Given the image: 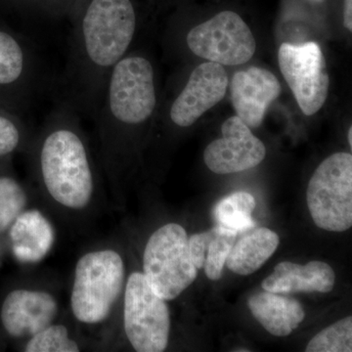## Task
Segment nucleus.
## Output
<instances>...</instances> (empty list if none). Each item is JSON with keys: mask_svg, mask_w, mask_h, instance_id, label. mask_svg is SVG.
<instances>
[{"mask_svg": "<svg viewBox=\"0 0 352 352\" xmlns=\"http://www.w3.org/2000/svg\"><path fill=\"white\" fill-rule=\"evenodd\" d=\"M131 0H91L74 32L73 69L85 100L99 98L116 64L126 56L136 32Z\"/></svg>", "mask_w": 352, "mask_h": 352, "instance_id": "nucleus-1", "label": "nucleus"}, {"mask_svg": "<svg viewBox=\"0 0 352 352\" xmlns=\"http://www.w3.org/2000/svg\"><path fill=\"white\" fill-rule=\"evenodd\" d=\"M41 177L50 195L74 210L87 207L94 195V179L87 147L71 127L51 131L41 145Z\"/></svg>", "mask_w": 352, "mask_h": 352, "instance_id": "nucleus-2", "label": "nucleus"}, {"mask_svg": "<svg viewBox=\"0 0 352 352\" xmlns=\"http://www.w3.org/2000/svg\"><path fill=\"white\" fill-rule=\"evenodd\" d=\"M126 268L119 252L101 250L88 252L76 266L71 308L82 323L105 321L122 294Z\"/></svg>", "mask_w": 352, "mask_h": 352, "instance_id": "nucleus-3", "label": "nucleus"}, {"mask_svg": "<svg viewBox=\"0 0 352 352\" xmlns=\"http://www.w3.org/2000/svg\"><path fill=\"white\" fill-rule=\"evenodd\" d=\"M143 270L153 291L164 300H175L195 281L198 270L182 226L166 224L153 233L145 247Z\"/></svg>", "mask_w": 352, "mask_h": 352, "instance_id": "nucleus-4", "label": "nucleus"}, {"mask_svg": "<svg viewBox=\"0 0 352 352\" xmlns=\"http://www.w3.org/2000/svg\"><path fill=\"white\" fill-rule=\"evenodd\" d=\"M307 200L314 223L342 232L352 226V156L336 153L322 162L308 183Z\"/></svg>", "mask_w": 352, "mask_h": 352, "instance_id": "nucleus-5", "label": "nucleus"}, {"mask_svg": "<svg viewBox=\"0 0 352 352\" xmlns=\"http://www.w3.org/2000/svg\"><path fill=\"white\" fill-rule=\"evenodd\" d=\"M166 302L153 291L143 273L134 272L129 277L124 291V331L136 351H166L170 331Z\"/></svg>", "mask_w": 352, "mask_h": 352, "instance_id": "nucleus-6", "label": "nucleus"}, {"mask_svg": "<svg viewBox=\"0 0 352 352\" xmlns=\"http://www.w3.org/2000/svg\"><path fill=\"white\" fill-rule=\"evenodd\" d=\"M197 56L226 66L247 63L256 44L249 25L233 11H222L212 19L196 25L186 38Z\"/></svg>", "mask_w": 352, "mask_h": 352, "instance_id": "nucleus-7", "label": "nucleus"}, {"mask_svg": "<svg viewBox=\"0 0 352 352\" xmlns=\"http://www.w3.org/2000/svg\"><path fill=\"white\" fill-rule=\"evenodd\" d=\"M278 61L303 113L312 116L319 112L327 99L330 78L318 44L283 43L278 52Z\"/></svg>", "mask_w": 352, "mask_h": 352, "instance_id": "nucleus-8", "label": "nucleus"}, {"mask_svg": "<svg viewBox=\"0 0 352 352\" xmlns=\"http://www.w3.org/2000/svg\"><path fill=\"white\" fill-rule=\"evenodd\" d=\"M222 138L206 148L204 160L217 175L241 173L258 166L266 155L263 141L239 117L229 118L222 124Z\"/></svg>", "mask_w": 352, "mask_h": 352, "instance_id": "nucleus-9", "label": "nucleus"}, {"mask_svg": "<svg viewBox=\"0 0 352 352\" xmlns=\"http://www.w3.org/2000/svg\"><path fill=\"white\" fill-rule=\"evenodd\" d=\"M228 76L223 66L208 62L197 67L170 108V119L180 127L195 124L226 96Z\"/></svg>", "mask_w": 352, "mask_h": 352, "instance_id": "nucleus-10", "label": "nucleus"}, {"mask_svg": "<svg viewBox=\"0 0 352 352\" xmlns=\"http://www.w3.org/2000/svg\"><path fill=\"white\" fill-rule=\"evenodd\" d=\"M230 94L237 117L250 129H258L266 110L281 94V85L271 72L252 67L233 76Z\"/></svg>", "mask_w": 352, "mask_h": 352, "instance_id": "nucleus-11", "label": "nucleus"}, {"mask_svg": "<svg viewBox=\"0 0 352 352\" xmlns=\"http://www.w3.org/2000/svg\"><path fill=\"white\" fill-rule=\"evenodd\" d=\"M58 314L54 296L43 291L15 289L6 296L1 321L14 338L34 336L50 326Z\"/></svg>", "mask_w": 352, "mask_h": 352, "instance_id": "nucleus-12", "label": "nucleus"}, {"mask_svg": "<svg viewBox=\"0 0 352 352\" xmlns=\"http://www.w3.org/2000/svg\"><path fill=\"white\" fill-rule=\"evenodd\" d=\"M335 278L333 268L323 261H310L305 265L284 261L264 280L263 288L277 294L328 293L333 288Z\"/></svg>", "mask_w": 352, "mask_h": 352, "instance_id": "nucleus-13", "label": "nucleus"}, {"mask_svg": "<svg viewBox=\"0 0 352 352\" xmlns=\"http://www.w3.org/2000/svg\"><path fill=\"white\" fill-rule=\"evenodd\" d=\"M9 229L14 256L22 263H38L55 241L50 220L36 210H24Z\"/></svg>", "mask_w": 352, "mask_h": 352, "instance_id": "nucleus-14", "label": "nucleus"}, {"mask_svg": "<svg viewBox=\"0 0 352 352\" xmlns=\"http://www.w3.org/2000/svg\"><path fill=\"white\" fill-rule=\"evenodd\" d=\"M248 305L254 318L276 337L289 336L305 319V311L298 300L277 293L256 294L250 298Z\"/></svg>", "mask_w": 352, "mask_h": 352, "instance_id": "nucleus-15", "label": "nucleus"}, {"mask_svg": "<svg viewBox=\"0 0 352 352\" xmlns=\"http://www.w3.org/2000/svg\"><path fill=\"white\" fill-rule=\"evenodd\" d=\"M237 235L220 226L207 232L192 235L189 238V249L197 270L205 268L208 279H220Z\"/></svg>", "mask_w": 352, "mask_h": 352, "instance_id": "nucleus-16", "label": "nucleus"}, {"mask_svg": "<svg viewBox=\"0 0 352 352\" xmlns=\"http://www.w3.org/2000/svg\"><path fill=\"white\" fill-rule=\"evenodd\" d=\"M279 243V236L270 229H254L235 241L227 258V267L243 276L252 274L271 258Z\"/></svg>", "mask_w": 352, "mask_h": 352, "instance_id": "nucleus-17", "label": "nucleus"}, {"mask_svg": "<svg viewBox=\"0 0 352 352\" xmlns=\"http://www.w3.org/2000/svg\"><path fill=\"white\" fill-rule=\"evenodd\" d=\"M256 203L247 192H235L217 203L214 217L217 226L230 229L236 233L245 232L256 226L252 214Z\"/></svg>", "mask_w": 352, "mask_h": 352, "instance_id": "nucleus-18", "label": "nucleus"}, {"mask_svg": "<svg viewBox=\"0 0 352 352\" xmlns=\"http://www.w3.org/2000/svg\"><path fill=\"white\" fill-rule=\"evenodd\" d=\"M307 352H351L352 318L347 316L324 329L307 344Z\"/></svg>", "mask_w": 352, "mask_h": 352, "instance_id": "nucleus-19", "label": "nucleus"}, {"mask_svg": "<svg viewBox=\"0 0 352 352\" xmlns=\"http://www.w3.org/2000/svg\"><path fill=\"white\" fill-rule=\"evenodd\" d=\"M25 69V55L22 46L10 34L0 32V85L18 82Z\"/></svg>", "mask_w": 352, "mask_h": 352, "instance_id": "nucleus-20", "label": "nucleus"}, {"mask_svg": "<svg viewBox=\"0 0 352 352\" xmlns=\"http://www.w3.org/2000/svg\"><path fill=\"white\" fill-rule=\"evenodd\" d=\"M25 206L27 195L19 183L11 177H0V233L10 228Z\"/></svg>", "mask_w": 352, "mask_h": 352, "instance_id": "nucleus-21", "label": "nucleus"}, {"mask_svg": "<svg viewBox=\"0 0 352 352\" xmlns=\"http://www.w3.org/2000/svg\"><path fill=\"white\" fill-rule=\"evenodd\" d=\"M27 352H78L80 346L69 339L68 329L64 325L50 324L41 332L32 336L25 347Z\"/></svg>", "mask_w": 352, "mask_h": 352, "instance_id": "nucleus-22", "label": "nucleus"}, {"mask_svg": "<svg viewBox=\"0 0 352 352\" xmlns=\"http://www.w3.org/2000/svg\"><path fill=\"white\" fill-rule=\"evenodd\" d=\"M20 142V131L8 118L0 116V157L12 153Z\"/></svg>", "mask_w": 352, "mask_h": 352, "instance_id": "nucleus-23", "label": "nucleus"}, {"mask_svg": "<svg viewBox=\"0 0 352 352\" xmlns=\"http://www.w3.org/2000/svg\"><path fill=\"white\" fill-rule=\"evenodd\" d=\"M344 27L352 31V0H344Z\"/></svg>", "mask_w": 352, "mask_h": 352, "instance_id": "nucleus-24", "label": "nucleus"}, {"mask_svg": "<svg viewBox=\"0 0 352 352\" xmlns=\"http://www.w3.org/2000/svg\"><path fill=\"white\" fill-rule=\"evenodd\" d=\"M347 139H349V145L352 147V127H349V134H347Z\"/></svg>", "mask_w": 352, "mask_h": 352, "instance_id": "nucleus-25", "label": "nucleus"}, {"mask_svg": "<svg viewBox=\"0 0 352 352\" xmlns=\"http://www.w3.org/2000/svg\"><path fill=\"white\" fill-rule=\"evenodd\" d=\"M310 1H314V2H322V1H323V0H310Z\"/></svg>", "mask_w": 352, "mask_h": 352, "instance_id": "nucleus-26", "label": "nucleus"}]
</instances>
